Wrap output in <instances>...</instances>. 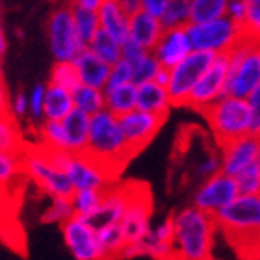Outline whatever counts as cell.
Listing matches in <instances>:
<instances>
[{"label":"cell","instance_id":"obj_1","mask_svg":"<svg viewBox=\"0 0 260 260\" xmlns=\"http://www.w3.org/2000/svg\"><path fill=\"white\" fill-rule=\"evenodd\" d=\"M173 223L175 260H210L214 247L216 221L214 217L186 206L171 217Z\"/></svg>","mask_w":260,"mask_h":260},{"label":"cell","instance_id":"obj_2","mask_svg":"<svg viewBox=\"0 0 260 260\" xmlns=\"http://www.w3.org/2000/svg\"><path fill=\"white\" fill-rule=\"evenodd\" d=\"M86 154L108 169L112 175H114V169L123 168L128 162L132 154L121 132L119 117H115L106 110L89 117Z\"/></svg>","mask_w":260,"mask_h":260},{"label":"cell","instance_id":"obj_3","mask_svg":"<svg viewBox=\"0 0 260 260\" xmlns=\"http://www.w3.org/2000/svg\"><path fill=\"white\" fill-rule=\"evenodd\" d=\"M203 114L219 147L251 134V114L245 99L225 95Z\"/></svg>","mask_w":260,"mask_h":260},{"label":"cell","instance_id":"obj_4","mask_svg":"<svg viewBox=\"0 0 260 260\" xmlns=\"http://www.w3.org/2000/svg\"><path fill=\"white\" fill-rule=\"evenodd\" d=\"M227 60V95L247 99L260 87V43L244 38L229 52Z\"/></svg>","mask_w":260,"mask_h":260},{"label":"cell","instance_id":"obj_5","mask_svg":"<svg viewBox=\"0 0 260 260\" xmlns=\"http://www.w3.org/2000/svg\"><path fill=\"white\" fill-rule=\"evenodd\" d=\"M216 227L234 240L258 244L260 236V195H238L214 216ZM251 245V247H253Z\"/></svg>","mask_w":260,"mask_h":260},{"label":"cell","instance_id":"obj_6","mask_svg":"<svg viewBox=\"0 0 260 260\" xmlns=\"http://www.w3.org/2000/svg\"><path fill=\"white\" fill-rule=\"evenodd\" d=\"M186 32L190 36L193 50L208 52L214 56L229 54L245 38L242 26L227 17L203 22V24H188Z\"/></svg>","mask_w":260,"mask_h":260},{"label":"cell","instance_id":"obj_7","mask_svg":"<svg viewBox=\"0 0 260 260\" xmlns=\"http://www.w3.org/2000/svg\"><path fill=\"white\" fill-rule=\"evenodd\" d=\"M22 171L49 195L50 199L71 197L75 191L69 177L52 166L45 149H41V147L22 151Z\"/></svg>","mask_w":260,"mask_h":260},{"label":"cell","instance_id":"obj_8","mask_svg":"<svg viewBox=\"0 0 260 260\" xmlns=\"http://www.w3.org/2000/svg\"><path fill=\"white\" fill-rule=\"evenodd\" d=\"M47 34H49L50 52L54 56L56 63L73 61L82 50L87 49L76 34L71 6H60L50 13L47 22Z\"/></svg>","mask_w":260,"mask_h":260},{"label":"cell","instance_id":"obj_9","mask_svg":"<svg viewBox=\"0 0 260 260\" xmlns=\"http://www.w3.org/2000/svg\"><path fill=\"white\" fill-rule=\"evenodd\" d=\"M214 58H216L214 54L193 50L186 60H182L179 65H175L173 69H169L168 93L171 97L173 106H188L193 87L197 86L201 76L208 71Z\"/></svg>","mask_w":260,"mask_h":260},{"label":"cell","instance_id":"obj_10","mask_svg":"<svg viewBox=\"0 0 260 260\" xmlns=\"http://www.w3.org/2000/svg\"><path fill=\"white\" fill-rule=\"evenodd\" d=\"M227 80H229V60L227 54L216 56L212 65L205 75L201 76L197 86L190 95L188 106L205 112L212 104L217 103L221 97L227 95Z\"/></svg>","mask_w":260,"mask_h":260},{"label":"cell","instance_id":"obj_11","mask_svg":"<svg viewBox=\"0 0 260 260\" xmlns=\"http://www.w3.org/2000/svg\"><path fill=\"white\" fill-rule=\"evenodd\" d=\"M65 245L75 260H108L99 242L97 231L80 217H73L61 225Z\"/></svg>","mask_w":260,"mask_h":260},{"label":"cell","instance_id":"obj_12","mask_svg":"<svg viewBox=\"0 0 260 260\" xmlns=\"http://www.w3.org/2000/svg\"><path fill=\"white\" fill-rule=\"evenodd\" d=\"M238 195V188H236L233 177L219 173L201 182L193 195V205L191 206L214 217L217 212L231 205Z\"/></svg>","mask_w":260,"mask_h":260},{"label":"cell","instance_id":"obj_13","mask_svg":"<svg viewBox=\"0 0 260 260\" xmlns=\"http://www.w3.org/2000/svg\"><path fill=\"white\" fill-rule=\"evenodd\" d=\"M164 121H166V117H162V115L147 114L141 110H132L130 114L121 115L119 126L132 156L151 143L152 138L162 128Z\"/></svg>","mask_w":260,"mask_h":260},{"label":"cell","instance_id":"obj_14","mask_svg":"<svg viewBox=\"0 0 260 260\" xmlns=\"http://www.w3.org/2000/svg\"><path fill=\"white\" fill-rule=\"evenodd\" d=\"M65 175L69 177L71 184L75 190H95L106 191L110 188V182L114 180V175L108 169L103 168L93 158L84 154H73L71 162L65 169Z\"/></svg>","mask_w":260,"mask_h":260},{"label":"cell","instance_id":"obj_15","mask_svg":"<svg viewBox=\"0 0 260 260\" xmlns=\"http://www.w3.org/2000/svg\"><path fill=\"white\" fill-rule=\"evenodd\" d=\"M260 152V140L256 136H244L221 147V173L227 177H236L240 171L256 164Z\"/></svg>","mask_w":260,"mask_h":260},{"label":"cell","instance_id":"obj_16","mask_svg":"<svg viewBox=\"0 0 260 260\" xmlns=\"http://www.w3.org/2000/svg\"><path fill=\"white\" fill-rule=\"evenodd\" d=\"M151 52L160 67L169 71L182 60H186L193 52V47L186 28H171V30H164L162 38L158 39L156 47Z\"/></svg>","mask_w":260,"mask_h":260},{"label":"cell","instance_id":"obj_17","mask_svg":"<svg viewBox=\"0 0 260 260\" xmlns=\"http://www.w3.org/2000/svg\"><path fill=\"white\" fill-rule=\"evenodd\" d=\"M151 197L143 193H132L130 205L126 208L125 216L121 219V229L126 238V244H138L145 238L151 231Z\"/></svg>","mask_w":260,"mask_h":260},{"label":"cell","instance_id":"obj_18","mask_svg":"<svg viewBox=\"0 0 260 260\" xmlns=\"http://www.w3.org/2000/svg\"><path fill=\"white\" fill-rule=\"evenodd\" d=\"M132 193H134V191L125 190V188L110 186L108 190L103 193V203L99 206V210L95 212L89 219H86V221L89 223L95 231H99V229H103V227H108V225H117V223H121V219H123L126 208H128V205H130Z\"/></svg>","mask_w":260,"mask_h":260},{"label":"cell","instance_id":"obj_19","mask_svg":"<svg viewBox=\"0 0 260 260\" xmlns=\"http://www.w3.org/2000/svg\"><path fill=\"white\" fill-rule=\"evenodd\" d=\"M143 256L154 260H175L173 255V223L171 217L152 225L149 234L140 242Z\"/></svg>","mask_w":260,"mask_h":260},{"label":"cell","instance_id":"obj_20","mask_svg":"<svg viewBox=\"0 0 260 260\" xmlns=\"http://www.w3.org/2000/svg\"><path fill=\"white\" fill-rule=\"evenodd\" d=\"M73 65L76 69L78 80L82 86H89L95 89H103L108 84L110 65H106L103 60H99L89 49H84L80 54L73 60Z\"/></svg>","mask_w":260,"mask_h":260},{"label":"cell","instance_id":"obj_21","mask_svg":"<svg viewBox=\"0 0 260 260\" xmlns=\"http://www.w3.org/2000/svg\"><path fill=\"white\" fill-rule=\"evenodd\" d=\"M97 13L103 32L117 39L119 43H125L130 38V17L121 8L119 0H103Z\"/></svg>","mask_w":260,"mask_h":260},{"label":"cell","instance_id":"obj_22","mask_svg":"<svg viewBox=\"0 0 260 260\" xmlns=\"http://www.w3.org/2000/svg\"><path fill=\"white\" fill-rule=\"evenodd\" d=\"M171 108H173V103H171V97L168 93V87L158 86L156 82H147V84L138 86L136 110L168 117Z\"/></svg>","mask_w":260,"mask_h":260},{"label":"cell","instance_id":"obj_23","mask_svg":"<svg viewBox=\"0 0 260 260\" xmlns=\"http://www.w3.org/2000/svg\"><path fill=\"white\" fill-rule=\"evenodd\" d=\"M164 26L158 19H152L143 11H138L136 15L130 17V38L136 45H140L141 49L151 52L156 47L158 39L162 38Z\"/></svg>","mask_w":260,"mask_h":260},{"label":"cell","instance_id":"obj_24","mask_svg":"<svg viewBox=\"0 0 260 260\" xmlns=\"http://www.w3.org/2000/svg\"><path fill=\"white\" fill-rule=\"evenodd\" d=\"M65 141L67 151L71 154H84L87 149V136H89V117L78 110H73L63 121Z\"/></svg>","mask_w":260,"mask_h":260},{"label":"cell","instance_id":"obj_25","mask_svg":"<svg viewBox=\"0 0 260 260\" xmlns=\"http://www.w3.org/2000/svg\"><path fill=\"white\" fill-rule=\"evenodd\" d=\"M136 101H138L136 84H125V86L104 89V110L114 114L115 117L126 115L132 110H136Z\"/></svg>","mask_w":260,"mask_h":260},{"label":"cell","instance_id":"obj_26","mask_svg":"<svg viewBox=\"0 0 260 260\" xmlns=\"http://www.w3.org/2000/svg\"><path fill=\"white\" fill-rule=\"evenodd\" d=\"M75 110L69 89L47 84L45 91V121H63Z\"/></svg>","mask_w":260,"mask_h":260},{"label":"cell","instance_id":"obj_27","mask_svg":"<svg viewBox=\"0 0 260 260\" xmlns=\"http://www.w3.org/2000/svg\"><path fill=\"white\" fill-rule=\"evenodd\" d=\"M73 104H75V110L86 114L87 117H93V115L101 114L104 110V91L103 89H95V87L89 86H76L73 91Z\"/></svg>","mask_w":260,"mask_h":260},{"label":"cell","instance_id":"obj_28","mask_svg":"<svg viewBox=\"0 0 260 260\" xmlns=\"http://www.w3.org/2000/svg\"><path fill=\"white\" fill-rule=\"evenodd\" d=\"M121 45L123 43H119L117 39H114L112 36L103 32V30H99L95 34V38L89 41L87 49L91 50L99 60H103L104 63L112 67V65H115L117 61L123 60V49H121Z\"/></svg>","mask_w":260,"mask_h":260},{"label":"cell","instance_id":"obj_29","mask_svg":"<svg viewBox=\"0 0 260 260\" xmlns=\"http://www.w3.org/2000/svg\"><path fill=\"white\" fill-rule=\"evenodd\" d=\"M73 8V21H75V28H76V34H78V38L84 45H89L93 38H95V34L101 30V22H99V13L97 11H91V10H86V8H82L75 2V4L71 6Z\"/></svg>","mask_w":260,"mask_h":260},{"label":"cell","instance_id":"obj_30","mask_svg":"<svg viewBox=\"0 0 260 260\" xmlns=\"http://www.w3.org/2000/svg\"><path fill=\"white\" fill-rule=\"evenodd\" d=\"M227 0H190V24H203L225 17Z\"/></svg>","mask_w":260,"mask_h":260},{"label":"cell","instance_id":"obj_31","mask_svg":"<svg viewBox=\"0 0 260 260\" xmlns=\"http://www.w3.org/2000/svg\"><path fill=\"white\" fill-rule=\"evenodd\" d=\"M103 193L104 191H95V190H75L71 195V205H73V212L75 217L80 219H89V217L99 210V206L103 203Z\"/></svg>","mask_w":260,"mask_h":260},{"label":"cell","instance_id":"obj_32","mask_svg":"<svg viewBox=\"0 0 260 260\" xmlns=\"http://www.w3.org/2000/svg\"><path fill=\"white\" fill-rule=\"evenodd\" d=\"M99 234V242L103 245L104 249V255L106 258H119L121 251L125 249L126 245V238L125 234H123V229L121 225H108V227H103L97 231Z\"/></svg>","mask_w":260,"mask_h":260},{"label":"cell","instance_id":"obj_33","mask_svg":"<svg viewBox=\"0 0 260 260\" xmlns=\"http://www.w3.org/2000/svg\"><path fill=\"white\" fill-rule=\"evenodd\" d=\"M26 149L19 125L13 117L0 119V152H22Z\"/></svg>","mask_w":260,"mask_h":260},{"label":"cell","instance_id":"obj_34","mask_svg":"<svg viewBox=\"0 0 260 260\" xmlns=\"http://www.w3.org/2000/svg\"><path fill=\"white\" fill-rule=\"evenodd\" d=\"M160 22L164 30L186 28L190 24V0H169Z\"/></svg>","mask_w":260,"mask_h":260},{"label":"cell","instance_id":"obj_35","mask_svg":"<svg viewBox=\"0 0 260 260\" xmlns=\"http://www.w3.org/2000/svg\"><path fill=\"white\" fill-rule=\"evenodd\" d=\"M39 138H41V149L49 151H67V141L61 121H43L39 126ZM69 152V151H67Z\"/></svg>","mask_w":260,"mask_h":260},{"label":"cell","instance_id":"obj_36","mask_svg":"<svg viewBox=\"0 0 260 260\" xmlns=\"http://www.w3.org/2000/svg\"><path fill=\"white\" fill-rule=\"evenodd\" d=\"M132 67V84L141 86L147 82H154L158 71L162 69L160 63L156 61V58L152 56V52H145L140 60H136L134 63H130Z\"/></svg>","mask_w":260,"mask_h":260},{"label":"cell","instance_id":"obj_37","mask_svg":"<svg viewBox=\"0 0 260 260\" xmlns=\"http://www.w3.org/2000/svg\"><path fill=\"white\" fill-rule=\"evenodd\" d=\"M73 217H75V212H73V205H71L69 197H56V199H50V205L45 208L41 221L52 223V225H56V223L63 225Z\"/></svg>","mask_w":260,"mask_h":260},{"label":"cell","instance_id":"obj_38","mask_svg":"<svg viewBox=\"0 0 260 260\" xmlns=\"http://www.w3.org/2000/svg\"><path fill=\"white\" fill-rule=\"evenodd\" d=\"M49 84H54V86L69 89V91H73L76 86H80V80H78V75H76V69H75V65H73V61L54 63V67L50 71Z\"/></svg>","mask_w":260,"mask_h":260},{"label":"cell","instance_id":"obj_39","mask_svg":"<svg viewBox=\"0 0 260 260\" xmlns=\"http://www.w3.org/2000/svg\"><path fill=\"white\" fill-rule=\"evenodd\" d=\"M22 171V152H0V186L11 184V180Z\"/></svg>","mask_w":260,"mask_h":260},{"label":"cell","instance_id":"obj_40","mask_svg":"<svg viewBox=\"0 0 260 260\" xmlns=\"http://www.w3.org/2000/svg\"><path fill=\"white\" fill-rule=\"evenodd\" d=\"M233 179L236 182L240 195H260V171L256 168V164L240 171Z\"/></svg>","mask_w":260,"mask_h":260},{"label":"cell","instance_id":"obj_41","mask_svg":"<svg viewBox=\"0 0 260 260\" xmlns=\"http://www.w3.org/2000/svg\"><path fill=\"white\" fill-rule=\"evenodd\" d=\"M242 30L247 39L260 43V0H247V13Z\"/></svg>","mask_w":260,"mask_h":260},{"label":"cell","instance_id":"obj_42","mask_svg":"<svg viewBox=\"0 0 260 260\" xmlns=\"http://www.w3.org/2000/svg\"><path fill=\"white\" fill-rule=\"evenodd\" d=\"M45 84H36L28 93V115L34 121H45Z\"/></svg>","mask_w":260,"mask_h":260},{"label":"cell","instance_id":"obj_43","mask_svg":"<svg viewBox=\"0 0 260 260\" xmlns=\"http://www.w3.org/2000/svg\"><path fill=\"white\" fill-rule=\"evenodd\" d=\"M219 173H221V156L217 152H206V154H203L201 160L197 162V166H195V175L203 180L216 177Z\"/></svg>","mask_w":260,"mask_h":260},{"label":"cell","instance_id":"obj_44","mask_svg":"<svg viewBox=\"0 0 260 260\" xmlns=\"http://www.w3.org/2000/svg\"><path fill=\"white\" fill-rule=\"evenodd\" d=\"M125 84H132V67H130L128 61L121 60L110 67V76L106 87H117V86H125Z\"/></svg>","mask_w":260,"mask_h":260},{"label":"cell","instance_id":"obj_45","mask_svg":"<svg viewBox=\"0 0 260 260\" xmlns=\"http://www.w3.org/2000/svg\"><path fill=\"white\" fill-rule=\"evenodd\" d=\"M251 114V136H260V87H256L249 97L245 99Z\"/></svg>","mask_w":260,"mask_h":260},{"label":"cell","instance_id":"obj_46","mask_svg":"<svg viewBox=\"0 0 260 260\" xmlns=\"http://www.w3.org/2000/svg\"><path fill=\"white\" fill-rule=\"evenodd\" d=\"M245 13H247V0H227V10H225L227 19L242 26L245 21Z\"/></svg>","mask_w":260,"mask_h":260},{"label":"cell","instance_id":"obj_47","mask_svg":"<svg viewBox=\"0 0 260 260\" xmlns=\"http://www.w3.org/2000/svg\"><path fill=\"white\" fill-rule=\"evenodd\" d=\"M28 115V95L26 93H17L10 99V117L21 119Z\"/></svg>","mask_w":260,"mask_h":260},{"label":"cell","instance_id":"obj_48","mask_svg":"<svg viewBox=\"0 0 260 260\" xmlns=\"http://www.w3.org/2000/svg\"><path fill=\"white\" fill-rule=\"evenodd\" d=\"M169 0H140L141 11L151 15L152 19H162L164 13H166V8H168Z\"/></svg>","mask_w":260,"mask_h":260},{"label":"cell","instance_id":"obj_49","mask_svg":"<svg viewBox=\"0 0 260 260\" xmlns=\"http://www.w3.org/2000/svg\"><path fill=\"white\" fill-rule=\"evenodd\" d=\"M121 49H123V60L128 61V63H134L136 60H140L141 56L147 52L145 49H141L140 45H136L132 39H126L125 43L121 45Z\"/></svg>","mask_w":260,"mask_h":260},{"label":"cell","instance_id":"obj_50","mask_svg":"<svg viewBox=\"0 0 260 260\" xmlns=\"http://www.w3.org/2000/svg\"><path fill=\"white\" fill-rule=\"evenodd\" d=\"M10 93H8V86H6L4 78L0 76V119H4L10 115Z\"/></svg>","mask_w":260,"mask_h":260},{"label":"cell","instance_id":"obj_51","mask_svg":"<svg viewBox=\"0 0 260 260\" xmlns=\"http://www.w3.org/2000/svg\"><path fill=\"white\" fill-rule=\"evenodd\" d=\"M121 2V8L125 10V13L128 17L136 15L138 11L141 10V6H140V0H119Z\"/></svg>","mask_w":260,"mask_h":260},{"label":"cell","instance_id":"obj_52","mask_svg":"<svg viewBox=\"0 0 260 260\" xmlns=\"http://www.w3.org/2000/svg\"><path fill=\"white\" fill-rule=\"evenodd\" d=\"M101 2H103V0H78L76 4L82 6V8H86V10L99 11V8H101Z\"/></svg>","mask_w":260,"mask_h":260},{"label":"cell","instance_id":"obj_53","mask_svg":"<svg viewBox=\"0 0 260 260\" xmlns=\"http://www.w3.org/2000/svg\"><path fill=\"white\" fill-rule=\"evenodd\" d=\"M154 82H156L158 86H164V87H168V82H169V71L168 69H160L158 71V75L156 78H154Z\"/></svg>","mask_w":260,"mask_h":260},{"label":"cell","instance_id":"obj_54","mask_svg":"<svg viewBox=\"0 0 260 260\" xmlns=\"http://www.w3.org/2000/svg\"><path fill=\"white\" fill-rule=\"evenodd\" d=\"M6 50H8V38H6V30L2 26V22H0V56L4 58Z\"/></svg>","mask_w":260,"mask_h":260},{"label":"cell","instance_id":"obj_55","mask_svg":"<svg viewBox=\"0 0 260 260\" xmlns=\"http://www.w3.org/2000/svg\"><path fill=\"white\" fill-rule=\"evenodd\" d=\"M249 260H260V242L249 249Z\"/></svg>","mask_w":260,"mask_h":260},{"label":"cell","instance_id":"obj_56","mask_svg":"<svg viewBox=\"0 0 260 260\" xmlns=\"http://www.w3.org/2000/svg\"><path fill=\"white\" fill-rule=\"evenodd\" d=\"M256 168H258V171H260V152H258V156H256Z\"/></svg>","mask_w":260,"mask_h":260},{"label":"cell","instance_id":"obj_57","mask_svg":"<svg viewBox=\"0 0 260 260\" xmlns=\"http://www.w3.org/2000/svg\"><path fill=\"white\" fill-rule=\"evenodd\" d=\"M0 76H2V56H0Z\"/></svg>","mask_w":260,"mask_h":260},{"label":"cell","instance_id":"obj_58","mask_svg":"<svg viewBox=\"0 0 260 260\" xmlns=\"http://www.w3.org/2000/svg\"><path fill=\"white\" fill-rule=\"evenodd\" d=\"M2 229L4 227H2V216H0V234H2Z\"/></svg>","mask_w":260,"mask_h":260},{"label":"cell","instance_id":"obj_59","mask_svg":"<svg viewBox=\"0 0 260 260\" xmlns=\"http://www.w3.org/2000/svg\"><path fill=\"white\" fill-rule=\"evenodd\" d=\"M258 242H260V236H258Z\"/></svg>","mask_w":260,"mask_h":260},{"label":"cell","instance_id":"obj_60","mask_svg":"<svg viewBox=\"0 0 260 260\" xmlns=\"http://www.w3.org/2000/svg\"><path fill=\"white\" fill-rule=\"evenodd\" d=\"M258 140H260V136H258Z\"/></svg>","mask_w":260,"mask_h":260},{"label":"cell","instance_id":"obj_61","mask_svg":"<svg viewBox=\"0 0 260 260\" xmlns=\"http://www.w3.org/2000/svg\"><path fill=\"white\" fill-rule=\"evenodd\" d=\"M0 188H2V186H0Z\"/></svg>","mask_w":260,"mask_h":260}]
</instances>
